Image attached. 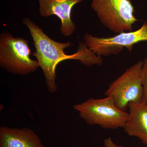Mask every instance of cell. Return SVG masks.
Masks as SVG:
<instances>
[{
    "label": "cell",
    "mask_w": 147,
    "mask_h": 147,
    "mask_svg": "<svg viewBox=\"0 0 147 147\" xmlns=\"http://www.w3.org/2000/svg\"><path fill=\"white\" fill-rule=\"evenodd\" d=\"M23 24L29 29L33 40L35 52L33 54L42 69L49 92L55 93L58 90L56 84V69L58 64L67 59L77 60L87 66L101 65L102 57L89 49L85 42H79L78 51L73 55H67L64 50L72 46L71 42H60L50 38L42 29L28 18H24Z\"/></svg>",
    "instance_id": "6da1fadb"
},
{
    "label": "cell",
    "mask_w": 147,
    "mask_h": 147,
    "mask_svg": "<svg viewBox=\"0 0 147 147\" xmlns=\"http://www.w3.org/2000/svg\"><path fill=\"white\" fill-rule=\"evenodd\" d=\"M73 107L87 124L96 125L106 129L124 128L128 119L129 113L118 108L110 96L89 98Z\"/></svg>",
    "instance_id": "7a4b0ae2"
},
{
    "label": "cell",
    "mask_w": 147,
    "mask_h": 147,
    "mask_svg": "<svg viewBox=\"0 0 147 147\" xmlns=\"http://www.w3.org/2000/svg\"><path fill=\"white\" fill-rule=\"evenodd\" d=\"M29 42L23 38L14 37L7 32L0 35V66L13 74L26 75L39 67L37 60L32 59Z\"/></svg>",
    "instance_id": "3957f363"
},
{
    "label": "cell",
    "mask_w": 147,
    "mask_h": 147,
    "mask_svg": "<svg viewBox=\"0 0 147 147\" xmlns=\"http://www.w3.org/2000/svg\"><path fill=\"white\" fill-rule=\"evenodd\" d=\"M91 7L102 25L115 33L132 31L137 21L129 0H92Z\"/></svg>",
    "instance_id": "277c9868"
},
{
    "label": "cell",
    "mask_w": 147,
    "mask_h": 147,
    "mask_svg": "<svg viewBox=\"0 0 147 147\" xmlns=\"http://www.w3.org/2000/svg\"><path fill=\"white\" fill-rule=\"evenodd\" d=\"M144 62L139 61L127 69L109 85L105 95L113 98L119 109L126 111L131 102L142 101L143 96L141 74Z\"/></svg>",
    "instance_id": "5b68a950"
},
{
    "label": "cell",
    "mask_w": 147,
    "mask_h": 147,
    "mask_svg": "<svg viewBox=\"0 0 147 147\" xmlns=\"http://www.w3.org/2000/svg\"><path fill=\"white\" fill-rule=\"evenodd\" d=\"M84 39L89 49L100 57L117 55L124 48L131 52L135 44L147 41V21L134 31L123 32L107 38L98 37L86 33Z\"/></svg>",
    "instance_id": "8992f818"
},
{
    "label": "cell",
    "mask_w": 147,
    "mask_h": 147,
    "mask_svg": "<svg viewBox=\"0 0 147 147\" xmlns=\"http://www.w3.org/2000/svg\"><path fill=\"white\" fill-rule=\"evenodd\" d=\"M83 0H39L40 14L42 17L55 15L60 19V32L64 36L73 34L76 28L71 19L72 7Z\"/></svg>",
    "instance_id": "52a82bcc"
},
{
    "label": "cell",
    "mask_w": 147,
    "mask_h": 147,
    "mask_svg": "<svg viewBox=\"0 0 147 147\" xmlns=\"http://www.w3.org/2000/svg\"><path fill=\"white\" fill-rule=\"evenodd\" d=\"M0 147H45L31 129L0 127Z\"/></svg>",
    "instance_id": "ba28073f"
},
{
    "label": "cell",
    "mask_w": 147,
    "mask_h": 147,
    "mask_svg": "<svg viewBox=\"0 0 147 147\" xmlns=\"http://www.w3.org/2000/svg\"><path fill=\"white\" fill-rule=\"evenodd\" d=\"M128 108L129 117L123 128L125 131L147 146V105L142 102H131Z\"/></svg>",
    "instance_id": "9c48e42d"
},
{
    "label": "cell",
    "mask_w": 147,
    "mask_h": 147,
    "mask_svg": "<svg viewBox=\"0 0 147 147\" xmlns=\"http://www.w3.org/2000/svg\"><path fill=\"white\" fill-rule=\"evenodd\" d=\"M143 62L144 63L141 74L143 88V96L142 102L147 105V55Z\"/></svg>",
    "instance_id": "30bf717a"
},
{
    "label": "cell",
    "mask_w": 147,
    "mask_h": 147,
    "mask_svg": "<svg viewBox=\"0 0 147 147\" xmlns=\"http://www.w3.org/2000/svg\"><path fill=\"white\" fill-rule=\"evenodd\" d=\"M104 145L105 147H123L116 144L111 137H108L104 139Z\"/></svg>",
    "instance_id": "8fae6325"
}]
</instances>
